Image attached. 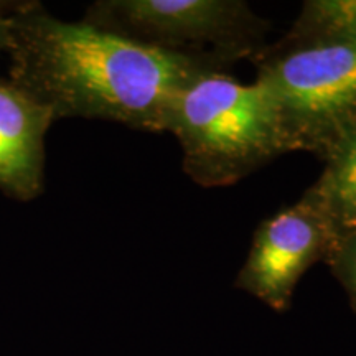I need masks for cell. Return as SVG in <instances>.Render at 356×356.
<instances>
[{
    "label": "cell",
    "mask_w": 356,
    "mask_h": 356,
    "mask_svg": "<svg viewBox=\"0 0 356 356\" xmlns=\"http://www.w3.org/2000/svg\"><path fill=\"white\" fill-rule=\"evenodd\" d=\"M167 132L180 142L184 172L203 188L238 184L287 154L264 89L229 73L207 74L185 88Z\"/></svg>",
    "instance_id": "cell-2"
},
{
    "label": "cell",
    "mask_w": 356,
    "mask_h": 356,
    "mask_svg": "<svg viewBox=\"0 0 356 356\" xmlns=\"http://www.w3.org/2000/svg\"><path fill=\"white\" fill-rule=\"evenodd\" d=\"M55 119L10 81L0 79V191L26 203L44 188V137Z\"/></svg>",
    "instance_id": "cell-6"
},
{
    "label": "cell",
    "mask_w": 356,
    "mask_h": 356,
    "mask_svg": "<svg viewBox=\"0 0 356 356\" xmlns=\"http://www.w3.org/2000/svg\"><path fill=\"white\" fill-rule=\"evenodd\" d=\"M337 236L323 203L309 186L299 202L261 221L234 287L286 314L302 275L327 261Z\"/></svg>",
    "instance_id": "cell-5"
},
{
    "label": "cell",
    "mask_w": 356,
    "mask_h": 356,
    "mask_svg": "<svg viewBox=\"0 0 356 356\" xmlns=\"http://www.w3.org/2000/svg\"><path fill=\"white\" fill-rule=\"evenodd\" d=\"M12 2H0V55L7 53L10 44V26H8V10Z\"/></svg>",
    "instance_id": "cell-10"
},
{
    "label": "cell",
    "mask_w": 356,
    "mask_h": 356,
    "mask_svg": "<svg viewBox=\"0 0 356 356\" xmlns=\"http://www.w3.org/2000/svg\"><path fill=\"white\" fill-rule=\"evenodd\" d=\"M83 22L168 55L225 70L269 44L270 22L244 0H96Z\"/></svg>",
    "instance_id": "cell-4"
},
{
    "label": "cell",
    "mask_w": 356,
    "mask_h": 356,
    "mask_svg": "<svg viewBox=\"0 0 356 356\" xmlns=\"http://www.w3.org/2000/svg\"><path fill=\"white\" fill-rule=\"evenodd\" d=\"M289 152L328 157L356 124V42L297 43L280 37L256 60Z\"/></svg>",
    "instance_id": "cell-3"
},
{
    "label": "cell",
    "mask_w": 356,
    "mask_h": 356,
    "mask_svg": "<svg viewBox=\"0 0 356 356\" xmlns=\"http://www.w3.org/2000/svg\"><path fill=\"white\" fill-rule=\"evenodd\" d=\"M289 42H356V0H307L291 29Z\"/></svg>",
    "instance_id": "cell-8"
},
{
    "label": "cell",
    "mask_w": 356,
    "mask_h": 356,
    "mask_svg": "<svg viewBox=\"0 0 356 356\" xmlns=\"http://www.w3.org/2000/svg\"><path fill=\"white\" fill-rule=\"evenodd\" d=\"M8 79L53 119L81 118L167 132L168 115L191 83L229 73L208 61L168 55L86 22L53 17L40 2L8 10Z\"/></svg>",
    "instance_id": "cell-1"
},
{
    "label": "cell",
    "mask_w": 356,
    "mask_h": 356,
    "mask_svg": "<svg viewBox=\"0 0 356 356\" xmlns=\"http://www.w3.org/2000/svg\"><path fill=\"white\" fill-rule=\"evenodd\" d=\"M323 172L310 186L323 203L337 234L356 228V124L323 160Z\"/></svg>",
    "instance_id": "cell-7"
},
{
    "label": "cell",
    "mask_w": 356,
    "mask_h": 356,
    "mask_svg": "<svg viewBox=\"0 0 356 356\" xmlns=\"http://www.w3.org/2000/svg\"><path fill=\"white\" fill-rule=\"evenodd\" d=\"M325 264L345 289L351 310L356 315V228L337 236Z\"/></svg>",
    "instance_id": "cell-9"
}]
</instances>
